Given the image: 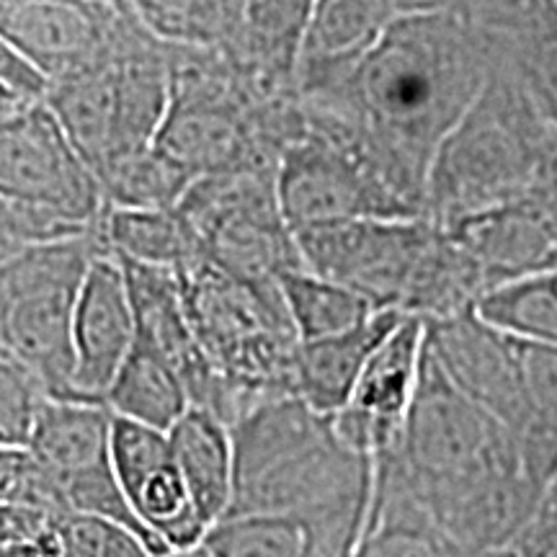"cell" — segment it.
I'll use <instances>...</instances> for the list:
<instances>
[{
    "instance_id": "1",
    "label": "cell",
    "mask_w": 557,
    "mask_h": 557,
    "mask_svg": "<svg viewBox=\"0 0 557 557\" xmlns=\"http://www.w3.org/2000/svg\"><path fill=\"white\" fill-rule=\"evenodd\" d=\"M491 41L465 5L395 16L351 67L299 75L305 111L357 132L387 186L423 218L431 160L478 99Z\"/></svg>"
},
{
    "instance_id": "2",
    "label": "cell",
    "mask_w": 557,
    "mask_h": 557,
    "mask_svg": "<svg viewBox=\"0 0 557 557\" xmlns=\"http://www.w3.org/2000/svg\"><path fill=\"white\" fill-rule=\"evenodd\" d=\"M305 267L344 284L374 310L423 320L475 308L487 282L429 218H357L295 230Z\"/></svg>"
},
{
    "instance_id": "3",
    "label": "cell",
    "mask_w": 557,
    "mask_h": 557,
    "mask_svg": "<svg viewBox=\"0 0 557 557\" xmlns=\"http://www.w3.org/2000/svg\"><path fill=\"white\" fill-rule=\"evenodd\" d=\"M557 163V132L542 120L504 65L491 73L478 99L442 139L431 160L423 218L449 222L487 207L534 197Z\"/></svg>"
},
{
    "instance_id": "4",
    "label": "cell",
    "mask_w": 557,
    "mask_h": 557,
    "mask_svg": "<svg viewBox=\"0 0 557 557\" xmlns=\"http://www.w3.org/2000/svg\"><path fill=\"white\" fill-rule=\"evenodd\" d=\"M233 434L235 513L315 511L372 493L374 459L351 449L333 426V416L318 413L297 395L256 403Z\"/></svg>"
},
{
    "instance_id": "5",
    "label": "cell",
    "mask_w": 557,
    "mask_h": 557,
    "mask_svg": "<svg viewBox=\"0 0 557 557\" xmlns=\"http://www.w3.org/2000/svg\"><path fill=\"white\" fill-rule=\"evenodd\" d=\"M176 276L194 338L233 393L238 418L256 403L295 395L299 341L278 289L240 282L207 259L178 269Z\"/></svg>"
},
{
    "instance_id": "6",
    "label": "cell",
    "mask_w": 557,
    "mask_h": 557,
    "mask_svg": "<svg viewBox=\"0 0 557 557\" xmlns=\"http://www.w3.org/2000/svg\"><path fill=\"white\" fill-rule=\"evenodd\" d=\"M41 99L90 171L99 173L156 145L171 99L169 45L137 21L109 58L50 83Z\"/></svg>"
},
{
    "instance_id": "7",
    "label": "cell",
    "mask_w": 557,
    "mask_h": 557,
    "mask_svg": "<svg viewBox=\"0 0 557 557\" xmlns=\"http://www.w3.org/2000/svg\"><path fill=\"white\" fill-rule=\"evenodd\" d=\"M382 455L421 506L491 480L524 475L517 442L504 423L468 398L426 346L406 423L395 447Z\"/></svg>"
},
{
    "instance_id": "8",
    "label": "cell",
    "mask_w": 557,
    "mask_h": 557,
    "mask_svg": "<svg viewBox=\"0 0 557 557\" xmlns=\"http://www.w3.org/2000/svg\"><path fill=\"white\" fill-rule=\"evenodd\" d=\"M103 246L96 227L39 240L0 263V344L52 398H73V315L83 276Z\"/></svg>"
},
{
    "instance_id": "9",
    "label": "cell",
    "mask_w": 557,
    "mask_h": 557,
    "mask_svg": "<svg viewBox=\"0 0 557 557\" xmlns=\"http://www.w3.org/2000/svg\"><path fill=\"white\" fill-rule=\"evenodd\" d=\"M212 261L240 282L278 289L282 271L305 267L276 199L274 171H230L194 178L178 201Z\"/></svg>"
},
{
    "instance_id": "10",
    "label": "cell",
    "mask_w": 557,
    "mask_h": 557,
    "mask_svg": "<svg viewBox=\"0 0 557 557\" xmlns=\"http://www.w3.org/2000/svg\"><path fill=\"white\" fill-rule=\"evenodd\" d=\"M274 186L292 233L357 218H421L389 189L351 132L302 124L278 152Z\"/></svg>"
},
{
    "instance_id": "11",
    "label": "cell",
    "mask_w": 557,
    "mask_h": 557,
    "mask_svg": "<svg viewBox=\"0 0 557 557\" xmlns=\"http://www.w3.org/2000/svg\"><path fill=\"white\" fill-rule=\"evenodd\" d=\"M0 197L81 230H94L107 207L96 173L45 99L0 120Z\"/></svg>"
},
{
    "instance_id": "12",
    "label": "cell",
    "mask_w": 557,
    "mask_h": 557,
    "mask_svg": "<svg viewBox=\"0 0 557 557\" xmlns=\"http://www.w3.org/2000/svg\"><path fill=\"white\" fill-rule=\"evenodd\" d=\"M26 449L52 480L65 511L122 521L148 540L116 483L111 465V410L103 403L47 395L34 416ZM150 547L156 549L152 542Z\"/></svg>"
},
{
    "instance_id": "13",
    "label": "cell",
    "mask_w": 557,
    "mask_h": 557,
    "mask_svg": "<svg viewBox=\"0 0 557 557\" xmlns=\"http://www.w3.org/2000/svg\"><path fill=\"white\" fill-rule=\"evenodd\" d=\"M135 24L111 0H0V37L47 86L109 58Z\"/></svg>"
},
{
    "instance_id": "14",
    "label": "cell",
    "mask_w": 557,
    "mask_h": 557,
    "mask_svg": "<svg viewBox=\"0 0 557 557\" xmlns=\"http://www.w3.org/2000/svg\"><path fill=\"white\" fill-rule=\"evenodd\" d=\"M111 465L132 517L160 555L199 547L207 534L165 431L111 416Z\"/></svg>"
},
{
    "instance_id": "15",
    "label": "cell",
    "mask_w": 557,
    "mask_h": 557,
    "mask_svg": "<svg viewBox=\"0 0 557 557\" xmlns=\"http://www.w3.org/2000/svg\"><path fill=\"white\" fill-rule=\"evenodd\" d=\"M423 346L426 320L403 315L374 348L346 406L333 416V426L348 447L372 459L395 447L416 395Z\"/></svg>"
},
{
    "instance_id": "16",
    "label": "cell",
    "mask_w": 557,
    "mask_h": 557,
    "mask_svg": "<svg viewBox=\"0 0 557 557\" xmlns=\"http://www.w3.org/2000/svg\"><path fill=\"white\" fill-rule=\"evenodd\" d=\"M372 493L315 511L235 513L207 529L209 557H354Z\"/></svg>"
},
{
    "instance_id": "17",
    "label": "cell",
    "mask_w": 557,
    "mask_h": 557,
    "mask_svg": "<svg viewBox=\"0 0 557 557\" xmlns=\"http://www.w3.org/2000/svg\"><path fill=\"white\" fill-rule=\"evenodd\" d=\"M127 278L114 253L101 248L83 276L73 315V377L70 395L99 400L135 344Z\"/></svg>"
},
{
    "instance_id": "18",
    "label": "cell",
    "mask_w": 557,
    "mask_h": 557,
    "mask_svg": "<svg viewBox=\"0 0 557 557\" xmlns=\"http://www.w3.org/2000/svg\"><path fill=\"white\" fill-rule=\"evenodd\" d=\"M442 230L478 263L487 289L557 269V207L540 194L487 207Z\"/></svg>"
},
{
    "instance_id": "19",
    "label": "cell",
    "mask_w": 557,
    "mask_h": 557,
    "mask_svg": "<svg viewBox=\"0 0 557 557\" xmlns=\"http://www.w3.org/2000/svg\"><path fill=\"white\" fill-rule=\"evenodd\" d=\"M354 557H513L472 553L438 529L387 457H374L372 500Z\"/></svg>"
},
{
    "instance_id": "20",
    "label": "cell",
    "mask_w": 557,
    "mask_h": 557,
    "mask_svg": "<svg viewBox=\"0 0 557 557\" xmlns=\"http://www.w3.org/2000/svg\"><path fill=\"white\" fill-rule=\"evenodd\" d=\"M403 312L374 310L354 329L336 336L297 344L295 354V395L318 413L336 416L346 406L361 369L382 344V338L398 325Z\"/></svg>"
},
{
    "instance_id": "21",
    "label": "cell",
    "mask_w": 557,
    "mask_h": 557,
    "mask_svg": "<svg viewBox=\"0 0 557 557\" xmlns=\"http://www.w3.org/2000/svg\"><path fill=\"white\" fill-rule=\"evenodd\" d=\"M191 504L207 529L227 513L233 500V434L212 410L189 406L165 431Z\"/></svg>"
},
{
    "instance_id": "22",
    "label": "cell",
    "mask_w": 557,
    "mask_h": 557,
    "mask_svg": "<svg viewBox=\"0 0 557 557\" xmlns=\"http://www.w3.org/2000/svg\"><path fill=\"white\" fill-rule=\"evenodd\" d=\"M96 235L116 259L178 271L205 259V250L178 207H103Z\"/></svg>"
},
{
    "instance_id": "23",
    "label": "cell",
    "mask_w": 557,
    "mask_h": 557,
    "mask_svg": "<svg viewBox=\"0 0 557 557\" xmlns=\"http://www.w3.org/2000/svg\"><path fill=\"white\" fill-rule=\"evenodd\" d=\"M393 18L385 0H312L295 78L354 65Z\"/></svg>"
},
{
    "instance_id": "24",
    "label": "cell",
    "mask_w": 557,
    "mask_h": 557,
    "mask_svg": "<svg viewBox=\"0 0 557 557\" xmlns=\"http://www.w3.org/2000/svg\"><path fill=\"white\" fill-rule=\"evenodd\" d=\"M483 32L491 58L511 73L534 111L557 132V5L547 0L511 29L483 26Z\"/></svg>"
},
{
    "instance_id": "25",
    "label": "cell",
    "mask_w": 557,
    "mask_h": 557,
    "mask_svg": "<svg viewBox=\"0 0 557 557\" xmlns=\"http://www.w3.org/2000/svg\"><path fill=\"white\" fill-rule=\"evenodd\" d=\"M517 357L527 413L517 449L524 475L547 493L557 475V346L517 338Z\"/></svg>"
},
{
    "instance_id": "26",
    "label": "cell",
    "mask_w": 557,
    "mask_h": 557,
    "mask_svg": "<svg viewBox=\"0 0 557 557\" xmlns=\"http://www.w3.org/2000/svg\"><path fill=\"white\" fill-rule=\"evenodd\" d=\"M103 406L111 416L169 431L191 406V398L171 361L135 336V344L103 395Z\"/></svg>"
},
{
    "instance_id": "27",
    "label": "cell",
    "mask_w": 557,
    "mask_h": 557,
    "mask_svg": "<svg viewBox=\"0 0 557 557\" xmlns=\"http://www.w3.org/2000/svg\"><path fill=\"white\" fill-rule=\"evenodd\" d=\"M278 295L299 344L354 329L372 315L374 308L344 284L320 276L308 267L282 271L276 278Z\"/></svg>"
},
{
    "instance_id": "28",
    "label": "cell",
    "mask_w": 557,
    "mask_h": 557,
    "mask_svg": "<svg viewBox=\"0 0 557 557\" xmlns=\"http://www.w3.org/2000/svg\"><path fill=\"white\" fill-rule=\"evenodd\" d=\"M132 16L165 45L225 47L238 29L243 0H124Z\"/></svg>"
},
{
    "instance_id": "29",
    "label": "cell",
    "mask_w": 557,
    "mask_h": 557,
    "mask_svg": "<svg viewBox=\"0 0 557 557\" xmlns=\"http://www.w3.org/2000/svg\"><path fill=\"white\" fill-rule=\"evenodd\" d=\"M475 310L485 323L508 336L557 346V269L487 289Z\"/></svg>"
},
{
    "instance_id": "30",
    "label": "cell",
    "mask_w": 557,
    "mask_h": 557,
    "mask_svg": "<svg viewBox=\"0 0 557 557\" xmlns=\"http://www.w3.org/2000/svg\"><path fill=\"white\" fill-rule=\"evenodd\" d=\"M96 181L107 207L160 209L176 207L194 178L156 145H150L109 163L96 173Z\"/></svg>"
},
{
    "instance_id": "31",
    "label": "cell",
    "mask_w": 557,
    "mask_h": 557,
    "mask_svg": "<svg viewBox=\"0 0 557 557\" xmlns=\"http://www.w3.org/2000/svg\"><path fill=\"white\" fill-rule=\"evenodd\" d=\"M52 557H158L150 542L122 521L65 511L52 521Z\"/></svg>"
},
{
    "instance_id": "32",
    "label": "cell",
    "mask_w": 557,
    "mask_h": 557,
    "mask_svg": "<svg viewBox=\"0 0 557 557\" xmlns=\"http://www.w3.org/2000/svg\"><path fill=\"white\" fill-rule=\"evenodd\" d=\"M45 398L37 374L0 344V444H26Z\"/></svg>"
},
{
    "instance_id": "33",
    "label": "cell",
    "mask_w": 557,
    "mask_h": 557,
    "mask_svg": "<svg viewBox=\"0 0 557 557\" xmlns=\"http://www.w3.org/2000/svg\"><path fill=\"white\" fill-rule=\"evenodd\" d=\"M0 504L34 506L50 517L65 513L52 480L26 444H0Z\"/></svg>"
},
{
    "instance_id": "34",
    "label": "cell",
    "mask_w": 557,
    "mask_h": 557,
    "mask_svg": "<svg viewBox=\"0 0 557 557\" xmlns=\"http://www.w3.org/2000/svg\"><path fill=\"white\" fill-rule=\"evenodd\" d=\"M78 233H88V230L73 227L67 222L52 218V214L13 205V201L0 197V263L18 253L21 248L32 246V243L65 238V235Z\"/></svg>"
},
{
    "instance_id": "35",
    "label": "cell",
    "mask_w": 557,
    "mask_h": 557,
    "mask_svg": "<svg viewBox=\"0 0 557 557\" xmlns=\"http://www.w3.org/2000/svg\"><path fill=\"white\" fill-rule=\"evenodd\" d=\"M478 24L491 29H511L540 11L547 0H459Z\"/></svg>"
},
{
    "instance_id": "36",
    "label": "cell",
    "mask_w": 557,
    "mask_h": 557,
    "mask_svg": "<svg viewBox=\"0 0 557 557\" xmlns=\"http://www.w3.org/2000/svg\"><path fill=\"white\" fill-rule=\"evenodd\" d=\"M513 557H557V506L542 504L511 545Z\"/></svg>"
},
{
    "instance_id": "37",
    "label": "cell",
    "mask_w": 557,
    "mask_h": 557,
    "mask_svg": "<svg viewBox=\"0 0 557 557\" xmlns=\"http://www.w3.org/2000/svg\"><path fill=\"white\" fill-rule=\"evenodd\" d=\"M0 81L9 83V86L16 88L18 94L32 96V99H41L47 88L45 78H41L29 62H24L16 52H13L9 41L3 37H0Z\"/></svg>"
},
{
    "instance_id": "38",
    "label": "cell",
    "mask_w": 557,
    "mask_h": 557,
    "mask_svg": "<svg viewBox=\"0 0 557 557\" xmlns=\"http://www.w3.org/2000/svg\"><path fill=\"white\" fill-rule=\"evenodd\" d=\"M393 16H408V13H426L462 5L459 0H385Z\"/></svg>"
},
{
    "instance_id": "39",
    "label": "cell",
    "mask_w": 557,
    "mask_h": 557,
    "mask_svg": "<svg viewBox=\"0 0 557 557\" xmlns=\"http://www.w3.org/2000/svg\"><path fill=\"white\" fill-rule=\"evenodd\" d=\"M29 101H34L32 96L18 94V90L11 88L9 83L0 81V120H3V116L13 114V111L21 109V107H24V103H29Z\"/></svg>"
},
{
    "instance_id": "40",
    "label": "cell",
    "mask_w": 557,
    "mask_h": 557,
    "mask_svg": "<svg viewBox=\"0 0 557 557\" xmlns=\"http://www.w3.org/2000/svg\"><path fill=\"white\" fill-rule=\"evenodd\" d=\"M165 557H209L201 547H191V549H181V553H169Z\"/></svg>"
},
{
    "instance_id": "41",
    "label": "cell",
    "mask_w": 557,
    "mask_h": 557,
    "mask_svg": "<svg viewBox=\"0 0 557 557\" xmlns=\"http://www.w3.org/2000/svg\"><path fill=\"white\" fill-rule=\"evenodd\" d=\"M542 504H547V506H557V475H555L553 483H549L547 493H545V500H542Z\"/></svg>"
},
{
    "instance_id": "42",
    "label": "cell",
    "mask_w": 557,
    "mask_h": 557,
    "mask_svg": "<svg viewBox=\"0 0 557 557\" xmlns=\"http://www.w3.org/2000/svg\"><path fill=\"white\" fill-rule=\"evenodd\" d=\"M111 3H124V0H111Z\"/></svg>"
},
{
    "instance_id": "43",
    "label": "cell",
    "mask_w": 557,
    "mask_h": 557,
    "mask_svg": "<svg viewBox=\"0 0 557 557\" xmlns=\"http://www.w3.org/2000/svg\"><path fill=\"white\" fill-rule=\"evenodd\" d=\"M553 3H555V5H557V0H553Z\"/></svg>"
}]
</instances>
